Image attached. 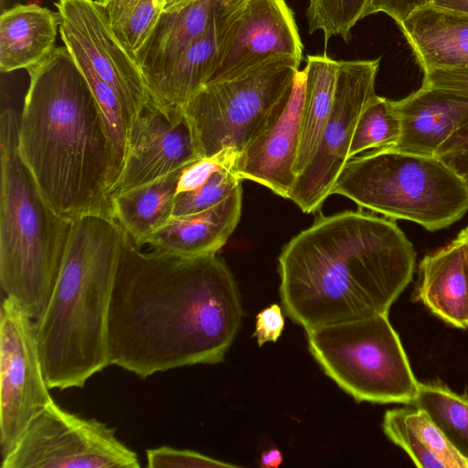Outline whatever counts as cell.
I'll use <instances>...</instances> for the list:
<instances>
[{"label":"cell","instance_id":"1","mask_svg":"<svg viewBox=\"0 0 468 468\" xmlns=\"http://www.w3.org/2000/svg\"><path fill=\"white\" fill-rule=\"evenodd\" d=\"M242 314L234 277L217 254L144 252L126 235L108 309L109 366L145 378L220 363Z\"/></svg>","mask_w":468,"mask_h":468},{"label":"cell","instance_id":"2","mask_svg":"<svg viewBox=\"0 0 468 468\" xmlns=\"http://www.w3.org/2000/svg\"><path fill=\"white\" fill-rule=\"evenodd\" d=\"M278 262L283 310L307 331L388 314L412 281L416 251L393 219L344 211L298 233Z\"/></svg>","mask_w":468,"mask_h":468},{"label":"cell","instance_id":"3","mask_svg":"<svg viewBox=\"0 0 468 468\" xmlns=\"http://www.w3.org/2000/svg\"><path fill=\"white\" fill-rule=\"evenodd\" d=\"M27 70L19 151L43 196L69 222L87 215L113 218L122 166L86 77L65 46Z\"/></svg>","mask_w":468,"mask_h":468},{"label":"cell","instance_id":"4","mask_svg":"<svg viewBox=\"0 0 468 468\" xmlns=\"http://www.w3.org/2000/svg\"><path fill=\"white\" fill-rule=\"evenodd\" d=\"M125 238L110 217L87 215L71 222L51 296L35 321L49 388H82L109 366L108 309Z\"/></svg>","mask_w":468,"mask_h":468},{"label":"cell","instance_id":"5","mask_svg":"<svg viewBox=\"0 0 468 468\" xmlns=\"http://www.w3.org/2000/svg\"><path fill=\"white\" fill-rule=\"evenodd\" d=\"M19 115L0 116V285L34 320L51 296L71 222L48 204L19 151Z\"/></svg>","mask_w":468,"mask_h":468},{"label":"cell","instance_id":"6","mask_svg":"<svg viewBox=\"0 0 468 468\" xmlns=\"http://www.w3.org/2000/svg\"><path fill=\"white\" fill-rule=\"evenodd\" d=\"M332 194L390 219L429 231L451 226L468 211V183L435 156L381 148L350 159Z\"/></svg>","mask_w":468,"mask_h":468},{"label":"cell","instance_id":"7","mask_svg":"<svg viewBox=\"0 0 468 468\" xmlns=\"http://www.w3.org/2000/svg\"><path fill=\"white\" fill-rule=\"evenodd\" d=\"M305 332L315 361L357 402L411 405L420 381L388 314Z\"/></svg>","mask_w":468,"mask_h":468},{"label":"cell","instance_id":"8","mask_svg":"<svg viewBox=\"0 0 468 468\" xmlns=\"http://www.w3.org/2000/svg\"><path fill=\"white\" fill-rule=\"evenodd\" d=\"M300 64L278 57L204 85L183 108L197 155L209 157L227 148L239 154L292 90Z\"/></svg>","mask_w":468,"mask_h":468},{"label":"cell","instance_id":"9","mask_svg":"<svg viewBox=\"0 0 468 468\" xmlns=\"http://www.w3.org/2000/svg\"><path fill=\"white\" fill-rule=\"evenodd\" d=\"M135 452L98 420L49 402L29 422L2 468H138Z\"/></svg>","mask_w":468,"mask_h":468},{"label":"cell","instance_id":"10","mask_svg":"<svg viewBox=\"0 0 468 468\" xmlns=\"http://www.w3.org/2000/svg\"><path fill=\"white\" fill-rule=\"evenodd\" d=\"M380 58L338 60L332 109L317 147L296 176L288 198L303 212L318 210L332 194L335 183L349 159L357 120L376 95Z\"/></svg>","mask_w":468,"mask_h":468},{"label":"cell","instance_id":"11","mask_svg":"<svg viewBox=\"0 0 468 468\" xmlns=\"http://www.w3.org/2000/svg\"><path fill=\"white\" fill-rule=\"evenodd\" d=\"M36 339L35 321L13 298L0 311V447L2 458L49 402Z\"/></svg>","mask_w":468,"mask_h":468},{"label":"cell","instance_id":"12","mask_svg":"<svg viewBox=\"0 0 468 468\" xmlns=\"http://www.w3.org/2000/svg\"><path fill=\"white\" fill-rule=\"evenodd\" d=\"M59 34L77 64L92 70L119 96L133 122L154 104L135 57L113 32L97 0H58Z\"/></svg>","mask_w":468,"mask_h":468},{"label":"cell","instance_id":"13","mask_svg":"<svg viewBox=\"0 0 468 468\" xmlns=\"http://www.w3.org/2000/svg\"><path fill=\"white\" fill-rule=\"evenodd\" d=\"M303 51L293 13L285 0H246L230 24L208 82L238 75L278 57L302 62Z\"/></svg>","mask_w":468,"mask_h":468},{"label":"cell","instance_id":"14","mask_svg":"<svg viewBox=\"0 0 468 468\" xmlns=\"http://www.w3.org/2000/svg\"><path fill=\"white\" fill-rule=\"evenodd\" d=\"M305 69L297 70L292 90L274 107L262 126L237 154L233 170L288 198L296 176Z\"/></svg>","mask_w":468,"mask_h":468},{"label":"cell","instance_id":"15","mask_svg":"<svg viewBox=\"0 0 468 468\" xmlns=\"http://www.w3.org/2000/svg\"><path fill=\"white\" fill-rule=\"evenodd\" d=\"M200 158L183 111L147 106L133 126L130 146L112 198Z\"/></svg>","mask_w":468,"mask_h":468},{"label":"cell","instance_id":"16","mask_svg":"<svg viewBox=\"0 0 468 468\" xmlns=\"http://www.w3.org/2000/svg\"><path fill=\"white\" fill-rule=\"evenodd\" d=\"M246 0H228L208 27L160 78L148 86L153 103L165 112L183 111L213 75L230 24Z\"/></svg>","mask_w":468,"mask_h":468},{"label":"cell","instance_id":"17","mask_svg":"<svg viewBox=\"0 0 468 468\" xmlns=\"http://www.w3.org/2000/svg\"><path fill=\"white\" fill-rule=\"evenodd\" d=\"M392 103L399 137L388 148L426 156H434L468 113V97L424 86Z\"/></svg>","mask_w":468,"mask_h":468},{"label":"cell","instance_id":"18","mask_svg":"<svg viewBox=\"0 0 468 468\" xmlns=\"http://www.w3.org/2000/svg\"><path fill=\"white\" fill-rule=\"evenodd\" d=\"M398 26L423 71L468 69V14L426 4Z\"/></svg>","mask_w":468,"mask_h":468},{"label":"cell","instance_id":"19","mask_svg":"<svg viewBox=\"0 0 468 468\" xmlns=\"http://www.w3.org/2000/svg\"><path fill=\"white\" fill-rule=\"evenodd\" d=\"M241 204L239 185L228 197L208 209L172 217L145 244L154 250L180 257L217 254L239 223Z\"/></svg>","mask_w":468,"mask_h":468},{"label":"cell","instance_id":"20","mask_svg":"<svg viewBox=\"0 0 468 468\" xmlns=\"http://www.w3.org/2000/svg\"><path fill=\"white\" fill-rule=\"evenodd\" d=\"M228 0H198L177 12H162L135 54L147 90L212 25Z\"/></svg>","mask_w":468,"mask_h":468},{"label":"cell","instance_id":"21","mask_svg":"<svg viewBox=\"0 0 468 468\" xmlns=\"http://www.w3.org/2000/svg\"><path fill=\"white\" fill-rule=\"evenodd\" d=\"M416 299L447 324L468 328V272L463 252L453 239L426 254L419 265Z\"/></svg>","mask_w":468,"mask_h":468},{"label":"cell","instance_id":"22","mask_svg":"<svg viewBox=\"0 0 468 468\" xmlns=\"http://www.w3.org/2000/svg\"><path fill=\"white\" fill-rule=\"evenodd\" d=\"M59 30L58 12L37 5H16L0 17L2 72L37 64L55 48Z\"/></svg>","mask_w":468,"mask_h":468},{"label":"cell","instance_id":"23","mask_svg":"<svg viewBox=\"0 0 468 468\" xmlns=\"http://www.w3.org/2000/svg\"><path fill=\"white\" fill-rule=\"evenodd\" d=\"M382 429L417 467L468 468V462L453 448L422 409L407 405L385 412Z\"/></svg>","mask_w":468,"mask_h":468},{"label":"cell","instance_id":"24","mask_svg":"<svg viewBox=\"0 0 468 468\" xmlns=\"http://www.w3.org/2000/svg\"><path fill=\"white\" fill-rule=\"evenodd\" d=\"M186 165L112 198L113 218L138 247L173 217L178 180Z\"/></svg>","mask_w":468,"mask_h":468},{"label":"cell","instance_id":"25","mask_svg":"<svg viewBox=\"0 0 468 468\" xmlns=\"http://www.w3.org/2000/svg\"><path fill=\"white\" fill-rule=\"evenodd\" d=\"M302 112L301 137L294 166L297 176L314 154L329 117L338 70V60L326 54L308 55Z\"/></svg>","mask_w":468,"mask_h":468},{"label":"cell","instance_id":"26","mask_svg":"<svg viewBox=\"0 0 468 468\" xmlns=\"http://www.w3.org/2000/svg\"><path fill=\"white\" fill-rule=\"evenodd\" d=\"M411 406L424 410L468 462V393H457L441 381L419 382Z\"/></svg>","mask_w":468,"mask_h":468},{"label":"cell","instance_id":"27","mask_svg":"<svg viewBox=\"0 0 468 468\" xmlns=\"http://www.w3.org/2000/svg\"><path fill=\"white\" fill-rule=\"evenodd\" d=\"M101 5L113 32L134 57L163 12L162 0H108Z\"/></svg>","mask_w":468,"mask_h":468},{"label":"cell","instance_id":"28","mask_svg":"<svg viewBox=\"0 0 468 468\" xmlns=\"http://www.w3.org/2000/svg\"><path fill=\"white\" fill-rule=\"evenodd\" d=\"M399 137V121L392 101L377 94L363 109L352 137L349 159L368 149L393 146Z\"/></svg>","mask_w":468,"mask_h":468},{"label":"cell","instance_id":"29","mask_svg":"<svg viewBox=\"0 0 468 468\" xmlns=\"http://www.w3.org/2000/svg\"><path fill=\"white\" fill-rule=\"evenodd\" d=\"M368 0H309L306 10L308 32L322 31L324 43L340 36L351 39V29L362 18Z\"/></svg>","mask_w":468,"mask_h":468},{"label":"cell","instance_id":"30","mask_svg":"<svg viewBox=\"0 0 468 468\" xmlns=\"http://www.w3.org/2000/svg\"><path fill=\"white\" fill-rule=\"evenodd\" d=\"M240 181L233 165L218 170L197 189L176 194L173 217L201 212L216 206L228 197Z\"/></svg>","mask_w":468,"mask_h":468},{"label":"cell","instance_id":"31","mask_svg":"<svg viewBox=\"0 0 468 468\" xmlns=\"http://www.w3.org/2000/svg\"><path fill=\"white\" fill-rule=\"evenodd\" d=\"M147 466L151 468L237 467L200 452L162 446L146 451Z\"/></svg>","mask_w":468,"mask_h":468},{"label":"cell","instance_id":"32","mask_svg":"<svg viewBox=\"0 0 468 468\" xmlns=\"http://www.w3.org/2000/svg\"><path fill=\"white\" fill-rule=\"evenodd\" d=\"M434 156L468 183V113Z\"/></svg>","mask_w":468,"mask_h":468},{"label":"cell","instance_id":"33","mask_svg":"<svg viewBox=\"0 0 468 468\" xmlns=\"http://www.w3.org/2000/svg\"><path fill=\"white\" fill-rule=\"evenodd\" d=\"M468 97V69H431L423 71L422 85Z\"/></svg>","mask_w":468,"mask_h":468},{"label":"cell","instance_id":"34","mask_svg":"<svg viewBox=\"0 0 468 468\" xmlns=\"http://www.w3.org/2000/svg\"><path fill=\"white\" fill-rule=\"evenodd\" d=\"M284 316L279 304L273 303L261 310L256 316L253 336L259 346L267 342H276L284 328Z\"/></svg>","mask_w":468,"mask_h":468},{"label":"cell","instance_id":"35","mask_svg":"<svg viewBox=\"0 0 468 468\" xmlns=\"http://www.w3.org/2000/svg\"><path fill=\"white\" fill-rule=\"evenodd\" d=\"M282 453L277 448H270L262 452L259 464L261 467L276 468L282 463Z\"/></svg>","mask_w":468,"mask_h":468},{"label":"cell","instance_id":"36","mask_svg":"<svg viewBox=\"0 0 468 468\" xmlns=\"http://www.w3.org/2000/svg\"><path fill=\"white\" fill-rule=\"evenodd\" d=\"M424 5L468 14V0H423Z\"/></svg>","mask_w":468,"mask_h":468},{"label":"cell","instance_id":"37","mask_svg":"<svg viewBox=\"0 0 468 468\" xmlns=\"http://www.w3.org/2000/svg\"><path fill=\"white\" fill-rule=\"evenodd\" d=\"M198 0H162L163 12H177Z\"/></svg>","mask_w":468,"mask_h":468},{"label":"cell","instance_id":"38","mask_svg":"<svg viewBox=\"0 0 468 468\" xmlns=\"http://www.w3.org/2000/svg\"><path fill=\"white\" fill-rule=\"evenodd\" d=\"M454 239L458 242L463 252L468 272V225L457 234Z\"/></svg>","mask_w":468,"mask_h":468},{"label":"cell","instance_id":"39","mask_svg":"<svg viewBox=\"0 0 468 468\" xmlns=\"http://www.w3.org/2000/svg\"><path fill=\"white\" fill-rule=\"evenodd\" d=\"M100 5L105 4L108 0H97Z\"/></svg>","mask_w":468,"mask_h":468}]
</instances>
